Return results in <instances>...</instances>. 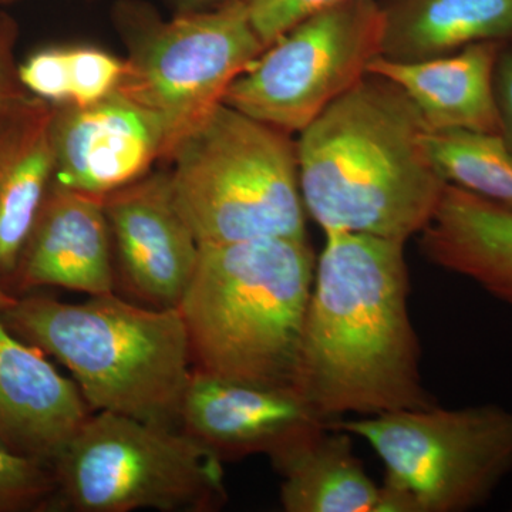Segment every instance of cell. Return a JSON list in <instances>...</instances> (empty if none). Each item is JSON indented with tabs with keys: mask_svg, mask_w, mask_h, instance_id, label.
Segmentation results:
<instances>
[{
	"mask_svg": "<svg viewBox=\"0 0 512 512\" xmlns=\"http://www.w3.org/2000/svg\"><path fill=\"white\" fill-rule=\"evenodd\" d=\"M269 460L286 512H387L383 485L367 476L348 431L319 424Z\"/></svg>",
	"mask_w": 512,
	"mask_h": 512,
	"instance_id": "18",
	"label": "cell"
},
{
	"mask_svg": "<svg viewBox=\"0 0 512 512\" xmlns=\"http://www.w3.org/2000/svg\"><path fill=\"white\" fill-rule=\"evenodd\" d=\"M69 106H90L120 89L126 74V59L93 46H67ZM66 106V104H64Z\"/></svg>",
	"mask_w": 512,
	"mask_h": 512,
	"instance_id": "22",
	"label": "cell"
},
{
	"mask_svg": "<svg viewBox=\"0 0 512 512\" xmlns=\"http://www.w3.org/2000/svg\"><path fill=\"white\" fill-rule=\"evenodd\" d=\"M178 2H180V5L183 6L185 12V10H198L215 2L222 3L225 2V0H178Z\"/></svg>",
	"mask_w": 512,
	"mask_h": 512,
	"instance_id": "27",
	"label": "cell"
},
{
	"mask_svg": "<svg viewBox=\"0 0 512 512\" xmlns=\"http://www.w3.org/2000/svg\"><path fill=\"white\" fill-rule=\"evenodd\" d=\"M16 296L10 295L9 292H6L5 289H3V286L0 285V312L3 311V309L8 308L10 303L15 302Z\"/></svg>",
	"mask_w": 512,
	"mask_h": 512,
	"instance_id": "28",
	"label": "cell"
},
{
	"mask_svg": "<svg viewBox=\"0 0 512 512\" xmlns=\"http://www.w3.org/2000/svg\"><path fill=\"white\" fill-rule=\"evenodd\" d=\"M328 424L291 389H269L192 373L180 429L222 461L271 456L306 431Z\"/></svg>",
	"mask_w": 512,
	"mask_h": 512,
	"instance_id": "12",
	"label": "cell"
},
{
	"mask_svg": "<svg viewBox=\"0 0 512 512\" xmlns=\"http://www.w3.org/2000/svg\"><path fill=\"white\" fill-rule=\"evenodd\" d=\"M315 272L306 237L200 245L177 306L194 372L295 390Z\"/></svg>",
	"mask_w": 512,
	"mask_h": 512,
	"instance_id": "3",
	"label": "cell"
},
{
	"mask_svg": "<svg viewBox=\"0 0 512 512\" xmlns=\"http://www.w3.org/2000/svg\"><path fill=\"white\" fill-rule=\"evenodd\" d=\"M55 495L53 467L0 444V512L52 510Z\"/></svg>",
	"mask_w": 512,
	"mask_h": 512,
	"instance_id": "21",
	"label": "cell"
},
{
	"mask_svg": "<svg viewBox=\"0 0 512 512\" xmlns=\"http://www.w3.org/2000/svg\"><path fill=\"white\" fill-rule=\"evenodd\" d=\"M0 320L70 373L93 412L180 429L192 367L177 308L136 305L109 293L83 303L16 296Z\"/></svg>",
	"mask_w": 512,
	"mask_h": 512,
	"instance_id": "4",
	"label": "cell"
},
{
	"mask_svg": "<svg viewBox=\"0 0 512 512\" xmlns=\"http://www.w3.org/2000/svg\"><path fill=\"white\" fill-rule=\"evenodd\" d=\"M427 146L448 184L512 210V151L500 134L430 130Z\"/></svg>",
	"mask_w": 512,
	"mask_h": 512,
	"instance_id": "20",
	"label": "cell"
},
{
	"mask_svg": "<svg viewBox=\"0 0 512 512\" xmlns=\"http://www.w3.org/2000/svg\"><path fill=\"white\" fill-rule=\"evenodd\" d=\"M430 128L397 84L367 73L296 140L305 210L326 232L406 244L433 220L448 185Z\"/></svg>",
	"mask_w": 512,
	"mask_h": 512,
	"instance_id": "2",
	"label": "cell"
},
{
	"mask_svg": "<svg viewBox=\"0 0 512 512\" xmlns=\"http://www.w3.org/2000/svg\"><path fill=\"white\" fill-rule=\"evenodd\" d=\"M92 414L76 382L0 320V444L53 467Z\"/></svg>",
	"mask_w": 512,
	"mask_h": 512,
	"instance_id": "13",
	"label": "cell"
},
{
	"mask_svg": "<svg viewBox=\"0 0 512 512\" xmlns=\"http://www.w3.org/2000/svg\"><path fill=\"white\" fill-rule=\"evenodd\" d=\"M168 160L174 200L198 244L306 237L292 134L221 103Z\"/></svg>",
	"mask_w": 512,
	"mask_h": 512,
	"instance_id": "5",
	"label": "cell"
},
{
	"mask_svg": "<svg viewBox=\"0 0 512 512\" xmlns=\"http://www.w3.org/2000/svg\"><path fill=\"white\" fill-rule=\"evenodd\" d=\"M420 247L431 264L512 306V210L448 184Z\"/></svg>",
	"mask_w": 512,
	"mask_h": 512,
	"instance_id": "17",
	"label": "cell"
},
{
	"mask_svg": "<svg viewBox=\"0 0 512 512\" xmlns=\"http://www.w3.org/2000/svg\"><path fill=\"white\" fill-rule=\"evenodd\" d=\"M52 121L53 104L32 94L0 114V285L9 293L55 178Z\"/></svg>",
	"mask_w": 512,
	"mask_h": 512,
	"instance_id": "15",
	"label": "cell"
},
{
	"mask_svg": "<svg viewBox=\"0 0 512 512\" xmlns=\"http://www.w3.org/2000/svg\"><path fill=\"white\" fill-rule=\"evenodd\" d=\"M503 46L474 43L450 55L419 62H394L379 56L369 64L367 73L397 84L430 130L500 134L494 70Z\"/></svg>",
	"mask_w": 512,
	"mask_h": 512,
	"instance_id": "16",
	"label": "cell"
},
{
	"mask_svg": "<svg viewBox=\"0 0 512 512\" xmlns=\"http://www.w3.org/2000/svg\"><path fill=\"white\" fill-rule=\"evenodd\" d=\"M43 286L114 293L111 231L101 197L52 184L23 249L10 293Z\"/></svg>",
	"mask_w": 512,
	"mask_h": 512,
	"instance_id": "14",
	"label": "cell"
},
{
	"mask_svg": "<svg viewBox=\"0 0 512 512\" xmlns=\"http://www.w3.org/2000/svg\"><path fill=\"white\" fill-rule=\"evenodd\" d=\"M222 463L181 429L97 412L53 466L52 510L217 511L227 503Z\"/></svg>",
	"mask_w": 512,
	"mask_h": 512,
	"instance_id": "6",
	"label": "cell"
},
{
	"mask_svg": "<svg viewBox=\"0 0 512 512\" xmlns=\"http://www.w3.org/2000/svg\"><path fill=\"white\" fill-rule=\"evenodd\" d=\"M18 26L9 16L0 15V114L28 96L19 79L15 63V43Z\"/></svg>",
	"mask_w": 512,
	"mask_h": 512,
	"instance_id": "25",
	"label": "cell"
},
{
	"mask_svg": "<svg viewBox=\"0 0 512 512\" xmlns=\"http://www.w3.org/2000/svg\"><path fill=\"white\" fill-rule=\"evenodd\" d=\"M377 0H345L302 19L266 46L224 103L286 133H301L382 56Z\"/></svg>",
	"mask_w": 512,
	"mask_h": 512,
	"instance_id": "8",
	"label": "cell"
},
{
	"mask_svg": "<svg viewBox=\"0 0 512 512\" xmlns=\"http://www.w3.org/2000/svg\"><path fill=\"white\" fill-rule=\"evenodd\" d=\"M345 0H247L252 25L265 46L282 33L318 12Z\"/></svg>",
	"mask_w": 512,
	"mask_h": 512,
	"instance_id": "24",
	"label": "cell"
},
{
	"mask_svg": "<svg viewBox=\"0 0 512 512\" xmlns=\"http://www.w3.org/2000/svg\"><path fill=\"white\" fill-rule=\"evenodd\" d=\"M382 56L419 62L468 45H512V0H387Z\"/></svg>",
	"mask_w": 512,
	"mask_h": 512,
	"instance_id": "19",
	"label": "cell"
},
{
	"mask_svg": "<svg viewBox=\"0 0 512 512\" xmlns=\"http://www.w3.org/2000/svg\"><path fill=\"white\" fill-rule=\"evenodd\" d=\"M19 79L26 92L53 106L69 104L67 46L50 47L33 53L19 66Z\"/></svg>",
	"mask_w": 512,
	"mask_h": 512,
	"instance_id": "23",
	"label": "cell"
},
{
	"mask_svg": "<svg viewBox=\"0 0 512 512\" xmlns=\"http://www.w3.org/2000/svg\"><path fill=\"white\" fill-rule=\"evenodd\" d=\"M53 184L104 198L168 160L163 123L126 94L90 106H53Z\"/></svg>",
	"mask_w": 512,
	"mask_h": 512,
	"instance_id": "10",
	"label": "cell"
},
{
	"mask_svg": "<svg viewBox=\"0 0 512 512\" xmlns=\"http://www.w3.org/2000/svg\"><path fill=\"white\" fill-rule=\"evenodd\" d=\"M330 427L366 440L382 458L389 512L476 510L512 473V412L498 404H433Z\"/></svg>",
	"mask_w": 512,
	"mask_h": 512,
	"instance_id": "7",
	"label": "cell"
},
{
	"mask_svg": "<svg viewBox=\"0 0 512 512\" xmlns=\"http://www.w3.org/2000/svg\"><path fill=\"white\" fill-rule=\"evenodd\" d=\"M265 47L247 0L185 10L138 37L119 92L163 123L171 156L181 138L224 103L229 86Z\"/></svg>",
	"mask_w": 512,
	"mask_h": 512,
	"instance_id": "9",
	"label": "cell"
},
{
	"mask_svg": "<svg viewBox=\"0 0 512 512\" xmlns=\"http://www.w3.org/2000/svg\"><path fill=\"white\" fill-rule=\"evenodd\" d=\"M9 2H13V0H0V3H9Z\"/></svg>",
	"mask_w": 512,
	"mask_h": 512,
	"instance_id": "29",
	"label": "cell"
},
{
	"mask_svg": "<svg viewBox=\"0 0 512 512\" xmlns=\"http://www.w3.org/2000/svg\"><path fill=\"white\" fill-rule=\"evenodd\" d=\"M403 242L326 232L296 370L295 392L329 426L433 406L410 319Z\"/></svg>",
	"mask_w": 512,
	"mask_h": 512,
	"instance_id": "1",
	"label": "cell"
},
{
	"mask_svg": "<svg viewBox=\"0 0 512 512\" xmlns=\"http://www.w3.org/2000/svg\"><path fill=\"white\" fill-rule=\"evenodd\" d=\"M103 202L127 288L151 308H177L200 244L174 200L168 173L150 171Z\"/></svg>",
	"mask_w": 512,
	"mask_h": 512,
	"instance_id": "11",
	"label": "cell"
},
{
	"mask_svg": "<svg viewBox=\"0 0 512 512\" xmlns=\"http://www.w3.org/2000/svg\"><path fill=\"white\" fill-rule=\"evenodd\" d=\"M494 94L500 121V136L512 151V45L501 47L495 63Z\"/></svg>",
	"mask_w": 512,
	"mask_h": 512,
	"instance_id": "26",
	"label": "cell"
}]
</instances>
